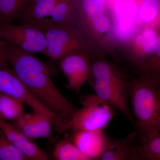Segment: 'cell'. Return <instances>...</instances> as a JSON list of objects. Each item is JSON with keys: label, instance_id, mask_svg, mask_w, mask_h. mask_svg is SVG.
<instances>
[{"label": "cell", "instance_id": "6da1fadb", "mask_svg": "<svg viewBox=\"0 0 160 160\" xmlns=\"http://www.w3.org/2000/svg\"><path fill=\"white\" fill-rule=\"evenodd\" d=\"M7 42L8 62L12 70L30 92L56 114L53 126L57 130L63 132L70 129L72 118L78 109L55 85L48 66L32 53Z\"/></svg>", "mask_w": 160, "mask_h": 160}, {"label": "cell", "instance_id": "7a4b0ae2", "mask_svg": "<svg viewBox=\"0 0 160 160\" xmlns=\"http://www.w3.org/2000/svg\"><path fill=\"white\" fill-rule=\"evenodd\" d=\"M73 23L88 42L91 57L109 54L118 59V46L106 0H76Z\"/></svg>", "mask_w": 160, "mask_h": 160}, {"label": "cell", "instance_id": "3957f363", "mask_svg": "<svg viewBox=\"0 0 160 160\" xmlns=\"http://www.w3.org/2000/svg\"><path fill=\"white\" fill-rule=\"evenodd\" d=\"M88 81L95 94L124 115L135 126L129 108L128 84L130 77L125 69L104 58L91 57Z\"/></svg>", "mask_w": 160, "mask_h": 160}, {"label": "cell", "instance_id": "277c9868", "mask_svg": "<svg viewBox=\"0 0 160 160\" xmlns=\"http://www.w3.org/2000/svg\"><path fill=\"white\" fill-rule=\"evenodd\" d=\"M129 102L141 138L160 132V86L145 73L130 78Z\"/></svg>", "mask_w": 160, "mask_h": 160}, {"label": "cell", "instance_id": "5b68a950", "mask_svg": "<svg viewBox=\"0 0 160 160\" xmlns=\"http://www.w3.org/2000/svg\"><path fill=\"white\" fill-rule=\"evenodd\" d=\"M46 41L45 55L52 60H60L77 51L92 54L88 42L74 24L52 25L44 32Z\"/></svg>", "mask_w": 160, "mask_h": 160}, {"label": "cell", "instance_id": "8992f818", "mask_svg": "<svg viewBox=\"0 0 160 160\" xmlns=\"http://www.w3.org/2000/svg\"><path fill=\"white\" fill-rule=\"evenodd\" d=\"M82 107L73 115L70 129L103 131L115 116L112 107L95 94H89L81 101Z\"/></svg>", "mask_w": 160, "mask_h": 160}, {"label": "cell", "instance_id": "52a82bcc", "mask_svg": "<svg viewBox=\"0 0 160 160\" xmlns=\"http://www.w3.org/2000/svg\"><path fill=\"white\" fill-rule=\"evenodd\" d=\"M113 22L115 38L123 47L141 29L138 23L140 0H106Z\"/></svg>", "mask_w": 160, "mask_h": 160}, {"label": "cell", "instance_id": "ba28073f", "mask_svg": "<svg viewBox=\"0 0 160 160\" xmlns=\"http://www.w3.org/2000/svg\"><path fill=\"white\" fill-rule=\"evenodd\" d=\"M0 38L30 53L45 55V33L32 25L24 22L19 25L0 22Z\"/></svg>", "mask_w": 160, "mask_h": 160}, {"label": "cell", "instance_id": "9c48e42d", "mask_svg": "<svg viewBox=\"0 0 160 160\" xmlns=\"http://www.w3.org/2000/svg\"><path fill=\"white\" fill-rule=\"evenodd\" d=\"M0 92L21 100L30 107L33 112L56 119V114L43 104L15 73L7 63L0 65Z\"/></svg>", "mask_w": 160, "mask_h": 160}, {"label": "cell", "instance_id": "30bf717a", "mask_svg": "<svg viewBox=\"0 0 160 160\" xmlns=\"http://www.w3.org/2000/svg\"><path fill=\"white\" fill-rule=\"evenodd\" d=\"M160 32L156 25L142 27L123 47L128 59L140 70L150 58Z\"/></svg>", "mask_w": 160, "mask_h": 160}, {"label": "cell", "instance_id": "8fae6325", "mask_svg": "<svg viewBox=\"0 0 160 160\" xmlns=\"http://www.w3.org/2000/svg\"><path fill=\"white\" fill-rule=\"evenodd\" d=\"M60 61V66L68 80V87L78 93L87 81L91 69V55L86 51H77L67 54Z\"/></svg>", "mask_w": 160, "mask_h": 160}, {"label": "cell", "instance_id": "7c38bea8", "mask_svg": "<svg viewBox=\"0 0 160 160\" xmlns=\"http://www.w3.org/2000/svg\"><path fill=\"white\" fill-rule=\"evenodd\" d=\"M0 133L5 137L28 160H48L47 153L37 146L33 141L29 140L12 123L0 118Z\"/></svg>", "mask_w": 160, "mask_h": 160}, {"label": "cell", "instance_id": "4fadbf2b", "mask_svg": "<svg viewBox=\"0 0 160 160\" xmlns=\"http://www.w3.org/2000/svg\"><path fill=\"white\" fill-rule=\"evenodd\" d=\"M53 122V119L46 116L36 112L32 114L25 112L11 123L29 140L33 141L37 139L49 137Z\"/></svg>", "mask_w": 160, "mask_h": 160}, {"label": "cell", "instance_id": "5bb4252c", "mask_svg": "<svg viewBox=\"0 0 160 160\" xmlns=\"http://www.w3.org/2000/svg\"><path fill=\"white\" fill-rule=\"evenodd\" d=\"M73 131L72 141L80 151L89 160H100L107 137L103 131Z\"/></svg>", "mask_w": 160, "mask_h": 160}, {"label": "cell", "instance_id": "9a60e30c", "mask_svg": "<svg viewBox=\"0 0 160 160\" xmlns=\"http://www.w3.org/2000/svg\"><path fill=\"white\" fill-rule=\"evenodd\" d=\"M136 134V132H133L122 139H116L107 136L105 148L100 160H140L138 146L134 144Z\"/></svg>", "mask_w": 160, "mask_h": 160}, {"label": "cell", "instance_id": "2e32d148", "mask_svg": "<svg viewBox=\"0 0 160 160\" xmlns=\"http://www.w3.org/2000/svg\"><path fill=\"white\" fill-rule=\"evenodd\" d=\"M58 0H33L22 18L23 22L38 27L44 32L48 27V19Z\"/></svg>", "mask_w": 160, "mask_h": 160}, {"label": "cell", "instance_id": "e0dca14e", "mask_svg": "<svg viewBox=\"0 0 160 160\" xmlns=\"http://www.w3.org/2000/svg\"><path fill=\"white\" fill-rule=\"evenodd\" d=\"M33 0H0V22L11 24L22 19Z\"/></svg>", "mask_w": 160, "mask_h": 160}, {"label": "cell", "instance_id": "ac0fdd59", "mask_svg": "<svg viewBox=\"0 0 160 160\" xmlns=\"http://www.w3.org/2000/svg\"><path fill=\"white\" fill-rule=\"evenodd\" d=\"M76 5V0H58L48 19L49 27L52 25L74 24Z\"/></svg>", "mask_w": 160, "mask_h": 160}, {"label": "cell", "instance_id": "d6986e66", "mask_svg": "<svg viewBox=\"0 0 160 160\" xmlns=\"http://www.w3.org/2000/svg\"><path fill=\"white\" fill-rule=\"evenodd\" d=\"M23 102L17 98L0 92V118L15 121L25 113Z\"/></svg>", "mask_w": 160, "mask_h": 160}, {"label": "cell", "instance_id": "ffe728a7", "mask_svg": "<svg viewBox=\"0 0 160 160\" xmlns=\"http://www.w3.org/2000/svg\"><path fill=\"white\" fill-rule=\"evenodd\" d=\"M160 12V0H140L138 23L141 28L156 26Z\"/></svg>", "mask_w": 160, "mask_h": 160}, {"label": "cell", "instance_id": "44dd1931", "mask_svg": "<svg viewBox=\"0 0 160 160\" xmlns=\"http://www.w3.org/2000/svg\"><path fill=\"white\" fill-rule=\"evenodd\" d=\"M141 138L138 146L140 160H160V132Z\"/></svg>", "mask_w": 160, "mask_h": 160}, {"label": "cell", "instance_id": "7402d4cb", "mask_svg": "<svg viewBox=\"0 0 160 160\" xmlns=\"http://www.w3.org/2000/svg\"><path fill=\"white\" fill-rule=\"evenodd\" d=\"M141 70L160 86V32L155 42L152 53Z\"/></svg>", "mask_w": 160, "mask_h": 160}, {"label": "cell", "instance_id": "603a6c76", "mask_svg": "<svg viewBox=\"0 0 160 160\" xmlns=\"http://www.w3.org/2000/svg\"><path fill=\"white\" fill-rule=\"evenodd\" d=\"M53 154L57 160H89L72 141L68 139L59 142L55 147Z\"/></svg>", "mask_w": 160, "mask_h": 160}, {"label": "cell", "instance_id": "cb8c5ba5", "mask_svg": "<svg viewBox=\"0 0 160 160\" xmlns=\"http://www.w3.org/2000/svg\"><path fill=\"white\" fill-rule=\"evenodd\" d=\"M0 160H28V159L2 133H0Z\"/></svg>", "mask_w": 160, "mask_h": 160}, {"label": "cell", "instance_id": "d4e9b609", "mask_svg": "<svg viewBox=\"0 0 160 160\" xmlns=\"http://www.w3.org/2000/svg\"><path fill=\"white\" fill-rule=\"evenodd\" d=\"M8 42L0 38V65L8 62Z\"/></svg>", "mask_w": 160, "mask_h": 160}, {"label": "cell", "instance_id": "484cf974", "mask_svg": "<svg viewBox=\"0 0 160 160\" xmlns=\"http://www.w3.org/2000/svg\"><path fill=\"white\" fill-rule=\"evenodd\" d=\"M156 26H157L160 29V12L159 15V17L158 18Z\"/></svg>", "mask_w": 160, "mask_h": 160}, {"label": "cell", "instance_id": "4316f807", "mask_svg": "<svg viewBox=\"0 0 160 160\" xmlns=\"http://www.w3.org/2000/svg\"></svg>", "mask_w": 160, "mask_h": 160}]
</instances>
